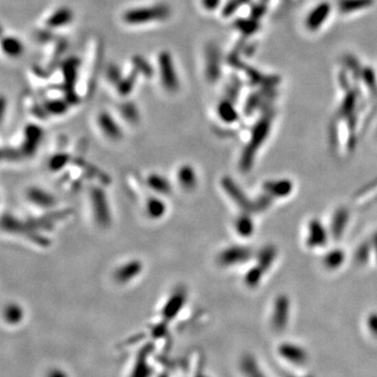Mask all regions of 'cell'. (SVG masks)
I'll use <instances>...</instances> for the list:
<instances>
[{"label": "cell", "mask_w": 377, "mask_h": 377, "mask_svg": "<svg viewBox=\"0 0 377 377\" xmlns=\"http://www.w3.org/2000/svg\"><path fill=\"white\" fill-rule=\"evenodd\" d=\"M170 13L171 10L166 4H155L127 10L123 13L122 19L128 26L139 27L149 23L161 22L169 18Z\"/></svg>", "instance_id": "1"}, {"label": "cell", "mask_w": 377, "mask_h": 377, "mask_svg": "<svg viewBox=\"0 0 377 377\" xmlns=\"http://www.w3.org/2000/svg\"><path fill=\"white\" fill-rule=\"evenodd\" d=\"M269 121L263 120L259 122L253 130L252 138L250 140V144L247 145L242 153V156L240 159V168L242 171L246 172L250 171L253 167V163L255 160V156L257 152L264 143V140L267 137V133L269 131Z\"/></svg>", "instance_id": "2"}, {"label": "cell", "mask_w": 377, "mask_h": 377, "mask_svg": "<svg viewBox=\"0 0 377 377\" xmlns=\"http://www.w3.org/2000/svg\"><path fill=\"white\" fill-rule=\"evenodd\" d=\"M157 65L162 87L169 92L177 91L180 82L171 54L169 52H161L158 54Z\"/></svg>", "instance_id": "3"}, {"label": "cell", "mask_w": 377, "mask_h": 377, "mask_svg": "<svg viewBox=\"0 0 377 377\" xmlns=\"http://www.w3.org/2000/svg\"><path fill=\"white\" fill-rule=\"evenodd\" d=\"M89 196L94 220L103 228L108 227L111 221V212L106 193L103 188L93 187L90 190Z\"/></svg>", "instance_id": "4"}, {"label": "cell", "mask_w": 377, "mask_h": 377, "mask_svg": "<svg viewBox=\"0 0 377 377\" xmlns=\"http://www.w3.org/2000/svg\"><path fill=\"white\" fill-rule=\"evenodd\" d=\"M252 257L253 253L249 247L242 245H232L221 251V253L218 255L217 261L221 266L231 267L249 262Z\"/></svg>", "instance_id": "5"}, {"label": "cell", "mask_w": 377, "mask_h": 377, "mask_svg": "<svg viewBox=\"0 0 377 377\" xmlns=\"http://www.w3.org/2000/svg\"><path fill=\"white\" fill-rule=\"evenodd\" d=\"M290 301L285 294H280L274 302L272 312V325L277 331L284 330L289 322Z\"/></svg>", "instance_id": "6"}, {"label": "cell", "mask_w": 377, "mask_h": 377, "mask_svg": "<svg viewBox=\"0 0 377 377\" xmlns=\"http://www.w3.org/2000/svg\"><path fill=\"white\" fill-rule=\"evenodd\" d=\"M97 124L102 134L110 140H120L124 133L120 124L114 119L113 115L107 111H102L98 114Z\"/></svg>", "instance_id": "7"}, {"label": "cell", "mask_w": 377, "mask_h": 377, "mask_svg": "<svg viewBox=\"0 0 377 377\" xmlns=\"http://www.w3.org/2000/svg\"><path fill=\"white\" fill-rule=\"evenodd\" d=\"M144 265L139 260H129L122 265L117 267L114 273H113V278L114 280L120 283V284H126V283H129L136 279L141 273H143Z\"/></svg>", "instance_id": "8"}, {"label": "cell", "mask_w": 377, "mask_h": 377, "mask_svg": "<svg viewBox=\"0 0 377 377\" xmlns=\"http://www.w3.org/2000/svg\"><path fill=\"white\" fill-rule=\"evenodd\" d=\"M328 241V231L323 223L317 220L312 219L308 222L307 226V236H306V243L311 249H317L323 247Z\"/></svg>", "instance_id": "9"}, {"label": "cell", "mask_w": 377, "mask_h": 377, "mask_svg": "<svg viewBox=\"0 0 377 377\" xmlns=\"http://www.w3.org/2000/svg\"><path fill=\"white\" fill-rule=\"evenodd\" d=\"M222 186L228 195L234 200V203L237 204L240 208L243 209L244 212H253L254 211V202L249 200L244 193L241 191V188L237 185V183L234 182L230 177H225L222 179Z\"/></svg>", "instance_id": "10"}, {"label": "cell", "mask_w": 377, "mask_h": 377, "mask_svg": "<svg viewBox=\"0 0 377 377\" xmlns=\"http://www.w3.org/2000/svg\"><path fill=\"white\" fill-rule=\"evenodd\" d=\"M279 354L287 362L302 366L307 361V353L305 349L293 343H283L279 347Z\"/></svg>", "instance_id": "11"}, {"label": "cell", "mask_w": 377, "mask_h": 377, "mask_svg": "<svg viewBox=\"0 0 377 377\" xmlns=\"http://www.w3.org/2000/svg\"><path fill=\"white\" fill-rule=\"evenodd\" d=\"M27 198L29 202L42 209H50L56 206L57 199L49 191L38 186H32L27 191Z\"/></svg>", "instance_id": "12"}, {"label": "cell", "mask_w": 377, "mask_h": 377, "mask_svg": "<svg viewBox=\"0 0 377 377\" xmlns=\"http://www.w3.org/2000/svg\"><path fill=\"white\" fill-rule=\"evenodd\" d=\"M293 184L289 179L281 178L268 180L263 184V191L272 198H284L291 194Z\"/></svg>", "instance_id": "13"}, {"label": "cell", "mask_w": 377, "mask_h": 377, "mask_svg": "<svg viewBox=\"0 0 377 377\" xmlns=\"http://www.w3.org/2000/svg\"><path fill=\"white\" fill-rule=\"evenodd\" d=\"M43 137V131L36 125H29L25 131V140H23L22 153L26 155H33L36 152L40 141Z\"/></svg>", "instance_id": "14"}, {"label": "cell", "mask_w": 377, "mask_h": 377, "mask_svg": "<svg viewBox=\"0 0 377 377\" xmlns=\"http://www.w3.org/2000/svg\"><path fill=\"white\" fill-rule=\"evenodd\" d=\"M178 185L184 191H193L198 184L197 173L194 167L188 163H183L177 170Z\"/></svg>", "instance_id": "15"}, {"label": "cell", "mask_w": 377, "mask_h": 377, "mask_svg": "<svg viewBox=\"0 0 377 377\" xmlns=\"http://www.w3.org/2000/svg\"><path fill=\"white\" fill-rule=\"evenodd\" d=\"M349 211L346 208L337 209L331 219V225H330V233L332 237L335 239H339L343 236L349 222Z\"/></svg>", "instance_id": "16"}, {"label": "cell", "mask_w": 377, "mask_h": 377, "mask_svg": "<svg viewBox=\"0 0 377 377\" xmlns=\"http://www.w3.org/2000/svg\"><path fill=\"white\" fill-rule=\"evenodd\" d=\"M74 19L73 12L68 8H60L47 17L45 25L50 29H61L67 27Z\"/></svg>", "instance_id": "17"}, {"label": "cell", "mask_w": 377, "mask_h": 377, "mask_svg": "<svg viewBox=\"0 0 377 377\" xmlns=\"http://www.w3.org/2000/svg\"><path fill=\"white\" fill-rule=\"evenodd\" d=\"M147 185L152 192L159 196H167L172 192V184L170 180L164 177V175L158 173H151L147 177Z\"/></svg>", "instance_id": "18"}, {"label": "cell", "mask_w": 377, "mask_h": 377, "mask_svg": "<svg viewBox=\"0 0 377 377\" xmlns=\"http://www.w3.org/2000/svg\"><path fill=\"white\" fill-rule=\"evenodd\" d=\"M277 255H278V252L274 245H266L262 247V249L257 254L256 264L260 266L263 270H265V273H266L274 264Z\"/></svg>", "instance_id": "19"}, {"label": "cell", "mask_w": 377, "mask_h": 377, "mask_svg": "<svg viewBox=\"0 0 377 377\" xmlns=\"http://www.w3.org/2000/svg\"><path fill=\"white\" fill-rule=\"evenodd\" d=\"M146 213L151 219H160L167 213V205L160 197L152 196L147 199Z\"/></svg>", "instance_id": "20"}, {"label": "cell", "mask_w": 377, "mask_h": 377, "mask_svg": "<svg viewBox=\"0 0 377 377\" xmlns=\"http://www.w3.org/2000/svg\"><path fill=\"white\" fill-rule=\"evenodd\" d=\"M234 229L239 236L243 238H247L253 236L254 233V221L247 214V212H244L243 214L238 216L235 220Z\"/></svg>", "instance_id": "21"}, {"label": "cell", "mask_w": 377, "mask_h": 377, "mask_svg": "<svg viewBox=\"0 0 377 377\" xmlns=\"http://www.w3.org/2000/svg\"><path fill=\"white\" fill-rule=\"evenodd\" d=\"M2 47L4 53L11 58H18L25 52V44L14 36L5 37L3 39Z\"/></svg>", "instance_id": "22"}, {"label": "cell", "mask_w": 377, "mask_h": 377, "mask_svg": "<svg viewBox=\"0 0 377 377\" xmlns=\"http://www.w3.org/2000/svg\"><path fill=\"white\" fill-rule=\"evenodd\" d=\"M345 252L340 249H333L329 251L323 258V264L327 269L334 270L343 265L345 262Z\"/></svg>", "instance_id": "23"}, {"label": "cell", "mask_w": 377, "mask_h": 377, "mask_svg": "<svg viewBox=\"0 0 377 377\" xmlns=\"http://www.w3.org/2000/svg\"><path fill=\"white\" fill-rule=\"evenodd\" d=\"M185 301V292L183 290H177L174 292L173 296L170 298V300L167 302L166 306L163 308V313L166 316H172L175 313H177L181 306L183 305V302Z\"/></svg>", "instance_id": "24"}, {"label": "cell", "mask_w": 377, "mask_h": 377, "mask_svg": "<svg viewBox=\"0 0 377 377\" xmlns=\"http://www.w3.org/2000/svg\"><path fill=\"white\" fill-rule=\"evenodd\" d=\"M329 9V6L325 4L316 7L307 18V27L311 30H315L321 27L323 21L326 19V16H328Z\"/></svg>", "instance_id": "25"}, {"label": "cell", "mask_w": 377, "mask_h": 377, "mask_svg": "<svg viewBox=\"0 0 377 377\" xmlns=\"http://www.w3.org/2000/svg\"><path fill=\"white\" fill-rule=\"evenodd\" d=\"M4 314H5L6 321L9 324L15 325V324H18L22 320L25 312H23V309L19 304L10 303L6 306Z\"/></svg>", "instance_id": "26"}, {"label": "cell", "mask_w": 377, "mask_h": 377, "mask_svg": "<svg viewBox=\"0 0 377 377\" xmlns=\"http://www.w3.org/2000/svg\"><path fill=\"white\" fill-rule=\"evenodd\" d=\"M264 274L265 270H263L259 265L255 264L250 270H247V273L245 274L244 283L246 286H249L250 288H255L261 283Z\"/></svg>", "instance_id": "27"}, {"label": "cell", "mask_w": 377, "mask_h": 377, "mask_svg": "<svg viewBox=\"0 0 377 377\" xmlns=\"http://www.w3.org/2000/svg\"><path fill=\"white\" fill-rule=\"evenodd\" d=\"M218 115L220 120L225 123H234L237 121V113L233 108V106L229 103H221L218 107Z\"/></svg>", "instance_id": "28"}, {"label": "cell", "mask_w": 377, "mask_h": 377, "mask_svg": "<svg viewBox=\"0 0 377 377\" xmlns=\"http://www.w3.org/2000/svg\"><path fill=\"white\" fill-rule=\"evenodd\" d=\"M370 4L371 0H344L340 4V10L343 12H353L359 10V8H366Z\"/></svg>", "instance_id": "29"}, {"label": "cell", "mask_w": 377, "mask_h": 377, "mask_svg": "<svg viewBox=\"0 0 377 377\" xmlns=\"http://www.w3.org/2000/svg\"><path fill=\"white\" fill-rule=\"evenodd\" d=\"M121 112H122L123 116H125V119H127L128 121L135 122L136 120H138V113H137V110L133 105L125 104L121 109Z\"/></svg>", "instance_id": "30"}, {"label": "cell", "mask_w": 377, "mask_h": 377, "mask_svg": "<svg viewBox=\"0 0 377 377\" xmlns=\"http://www.w3.org/2000/svg\"><path fill=\"white\" fill-rule=\"evenodd\" d=\"M68 161V155L66 154H57L50 160V169L59 170L61 169L64 164Z\"/></svg>", "instance_id": "31"}, {"label": "cell", "mask_w": 377, "mask_h": 377, "mask_svg": "<svg viewBox=\"0 0 377 377\" xmlns=\"http://www.w3.org/2000/svg\"><path fill=\"white\" fill-rule=\"evenodd\" d=\"M366 326L370 334L377 338V312H372L367 316Z\"/></svg>", "instance_id": "32"}, {"label": "cell", "mask_w": 377, "mask_h": 377, "mask_svg": "<svg viewBox=\"0 0 377 377\" xmlns=\"http://www.w3.org/2000/svg\"><path fill=\"white\" fill-rule=\"evenodd\" d=\"M370 255V249L367 244H362L359 246V249L356 252V261L358 263H364L367 262L368 258Z\"/></svg>", "instance_id": "33"}, {"label": "cell", "mask_w": 377, "mask_h": 377, "mask_svg": "<svg viewBox=\"0 0 377 377\" xmlns=\"http://www.w3.org/2000/svg\"><path fill=\"white\" fill-rule=\"evenodd\" d=\"M220 0H202L203 8L207 11H214L218 8Z\"/></svg>", "instance_id": "34"}, {"label": "cell", "mask_w": 377, "mask_h": 377, "mask_svg": "<svg viewBox=\"0 0 377 377\" xmlns=\"http://www.w3.org/2000/svg\"><path fill=\"white\" fill-rule=\"evenodd\" d=\"M373 246H374L375 253H376V255H377V234L374 236V239H373Z\"/></svg>", "instance_id": "35"}, {"label": "cell", "mask_w": 377, "mask_h": 377, "mask_svg": "<svg viewBox=\"0 0 377 377\" xmlns=\"http://www.w3.org/2000/svg\"><path fill=\"white\" fill-rule=\"evenodd\" d=\"M50 377H63V376H62V375H60V373L55 372V373H53L52 375H50Z\"/></svg>", "instance_id": "36"}]
</instances>
